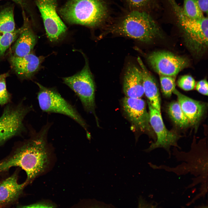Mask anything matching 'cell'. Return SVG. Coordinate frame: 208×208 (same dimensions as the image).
I'll return each mask as SVG.
<instances>
[{"instance_id":"cb8c5ba5","label":"cell","mask_w":208,"mask_h":208,"mask_svg":"<svg viewBox=\"0 0 208 208\" xmlns=\"http://www.w3.org/2000/svg\"><path fill=\"white\" fill-rule=\"evenodd\" d=\"M177 84L179 86L185 91L193 90L196 84L194 78L190 75H184L178 79Z\"/></svg>"},{"instance_id":"e0dca14e","label":"cell","mask_w":208,"mask_h":208,"mask_svg":"<svg viewBox=\"0 0 208 208\" xmlns=\"http://www.w3.org/2000/svg\"><path fill=\"white\" fill-rule=\"evenodd\" d=\"M137 61L142 71L144 94L151 105L160 112L161 99L155 80L139 57H138Z\"/></svg>"},{"instance_id":"8fae6325","label":"cell","mask_w":208,"mask_h":208,"mask_svg":"<svg viewBox=\"0 0 208 208\" xmlns=\"http://www.w3.org/2000/svg\"><path fill=\"white\" fill-rule=\"evenodd\" d=\"M125 112L132 123L142 131H149V115L145 103L141 98L125 97L123 101Z\"/></svg>"},{"instance_id":"7c38bea8","label":"cell","mask_w":208,"mask_h":208,"mask_svg":"<svg viewBox=\"0 0 208 208\" xmlns=\"http://www.w3.org/2000/svg\"><path fill=\"white\" fill-rule=\"evenodd\" d=\"M22 15L23 23L21 31L12 49L13 55L19 57L30 53L37 40L31 22L23 10H22Z\"/></svg>"},{"instance_id":"3957f363","label":"cell","mask_w":208,"mask_h":208,"mask_svg":"<svg viewBox=\"0 0 208 208\" xmlns=\"http://www.w3.org/2000/svg\"><path fill=\"white\" fill-rule=\"evenodd\" d=\"M148 43L161 34L157 23L148 13L133 10L109 28L107 32Z\"/></svg>"},{"instance_id":"6da1fadb","label":"cell","mask_w":208,"mask_h":208,"mask_svg":"<svg viewBox=\"0 0 208 208\" xmlns=\"http://www.w3.org/2000/svg\"><path fill=\"white\" fill-rule=\"evenodd\" d=\"M48 131L42 128L22 144L7 157L0 160V174L18 167L26 172L27 184L46 170L49 162L50 150L47 142Z\"/></svg>"},{"instance_id":"ac0fdd59","label":"cell","mask_w":208,"mask_h":208,"mask_svg":"<svg viewBox=\"0 0 208 208\" xmlns=\"http://www.w3.org/2000/svg\"><path fill=\"white\" fill-rule=\"evenodd\" d=\"M16 29L14 5H5L0 7V32H12Z\"/></svg>"},{"instance_id":"603a6c76","label":"cell","mask_w":208,"mask_h":208,"mask_svg":"<svg viewBox=\"0 0 208 208\" xmlns=\"http://www.w3.org/2000/svg\"><path fill=\"white\" fill-rule=\"evenodd\" d=\"M174 77L159 75L161 88L164 95L170 97L175 88Z\"/></svg>"},{"instance_id":"9c48e42d","label":"cell","mask_w":208,"mask_h":208,"mask_svg":"<svg viewBox=\"0 0 208 208\" xmlns=\"http://www.w3.org/2000/svg\"><path fill=\"white\" fill-rule=\"evenodd\" d=\"M147 60L153 69L159 75L175 76L189 64L187 59L166 51H154Z\"/></svg>"},{"instance_id":"484cf974","label":"cell","mask_w":208,"mask_h":208,"mask_svg":"<svg viewBox=\"0 0 208 208\" xmlns=\"http://www.w3.org/2000/svg\"><path fill=\"white\" fill-rule=\"evenodd\" d=\"M152 0H126L129 5L133 10H140L147 5Z\"/></svg>"},{"instance_id":"7a4b0ae2","label":"cell","mask_w":208,"mask_h":208,"mask_svg":"<svg viewBox=\"0 0 208 208\" xmlns=\"http://www.w3.org/2000/svg\"><path fill=\"white\" fill-rule=\"evenodd\" d=\"M58 12L66 25L90 28L103 23L108 14L107 5L103 0H67L59 7Z\"/></svg>"},{"instance_id":"9a60e30c","label":"cell","mask_w":208,"mask_h":208,"mask_svg":"<svg viewBox=\"0 0 208 208\" xmlns=\"http://www.w3.org/2000/svg\"><path fill=\"white\" fill-rule=\"evenodd\" d=\"M16 172L0 182V207L7 206L16 201L27 184L25 181L20 184Z\"/></svg>"},{"instance_id":"277c9868","label":"cell","mask_w":208,"mask_h":208,"mask_svg":"<svg viewBox=\"0 0 208 208\" xmlns=\"http://www.w3.org/2000/svg\"><path fill=\"white\" fill-rule=\"evenodd\" d=\"M177 9L186 46L194 55H201L208 47L207 17L191 19L183 14L181 9L178 7Z\"/></svg>"},{"instance_id":"2e32d148","label":"cell","mask_w":208,"mask_h":208,"mask_svg":"<svg viewBox=\"0 0 208 208\" xmlns=\"http://www.w3.org/2000/svg\"><path fill=\"white\" fill-rule=\"evenodd\" d=\"M173 93L177 96L178 101L190 124H196L205 112L206 104L203 102L194 100L185 95L176 88Z\"/></svg>"},{"instance_id":"7402d4cb","label":"cell","mask_w":208,"mask_h":208,"mask_svg":"<svg viewBox=\"0 0 208 208\" xmlns=\"http://www.w3.org/2000/svg\"><path fill=\"white\" fill-rule=\"evenodd\" d=\"M3 0H0V1ZM14 1L21 7L22 10L27 13L32 23H35L38 20L36 11V6L34 0H10Z\"/></svg>"},{"instance_id":"f546056e","label":"cell","mask_w":208,"mask_h":208,"mask_svg":"<svg viewBox=\"0 0 208 208\" xmlns=\"http://www.w3.org/2000/svg\"><path fill=\"white\" fill-rule=\"evenodd\" d=\"M8 75V74L7 73L0 75V80L3 77H7Z\"/></svg>"},{"instance_id":"5bb4252c","label":"cell","mask_w":208,"mask_h":208,"mask_svg":"<svg viewBox=\"0 0 208 208\" xmlns=\"http://www.w3.org/2000/svg\"><path fill=\"white\" fill-rule=\"evenodd\" d=\"M123 90L127 97L141 98L144 94L140 68L131 64L127 67L124 77Z\"/></svg>"},{"instance_id":"ba28073f","label":"cell","mask_w":208,"mask_h":208,"mask_svg":"<svg viewBox=\"0 0 208 208\" xmlns=\"http://www.w3.org/2000/svg\"><path fill=\"white\" fill-rule=\"evenodd\" d=\"M31 109L21 103L14 106L8 105L5 108L0 117V145L23 130L24 120Z\"/></svg>"},{"instance_id":"8992f818","label":"cell","mask_w":208,"mask_h":208,"mask_svg":"<svg viewBox=\"0 0 208 208\" xmlns=\"http://www.w3.org/2000/svg\"><path fill=\"white\" fill-rule=\"evenodd\" d=\"M60 1L34 0L39 12L46 35L52 42L62 40L68 34L66 25L58 13Z\"/></svg>"},{"instance_id":"f1b7e54d","label":"cell","mask_w":208,"mask_h":208,"mask_svg":"<svg viewBox=\"0 0 208 208\" xmlns=\"http://www.w3.org/2000/svg\"><path fill=\"white\" fill-rule=\"evenodd\" d=\"M198 3L200 10L208 14V0H197Z\"/></svg>"},{"instance_id":"4fadbf2b","label":"cell","mask_w":208,"mask_h":208,"mask_svg":"<svg viewBox=\"0 0 208 208\" xmlns=\"http://www.w3.org/2000/svg\"><path fill=\"white\" fill-rule=\"evenodd\" d=\"M44 58L30 53L21 57L12 55L10 62L13 69L19 76L30 79L39 70Z\"/></svg>"},{"instance_id":"83f0119b","label":"cell","mask_w":208,"mask_h":208,"mask_svg":"<svg viewBox=\"0 0 208 208\" xmlns=\"http://www.w3.org/2000/svg\"><path fill=\"white\" fill-rule=\"evenodd\" d=\"M55 205L51 202L42 201L27 205L21 207L22 208H51L55 207Z\"/></svg>"},{"instance_id":"4316f807","label":"cell","mask_w":208,"mask_h":208,"mask_svg":"<svg viewBox=\"0 0 208 208\" xmlns=\"http://www.w3.org/2000/svg\"><path fill=\"white\" fill-rule=\"evenodd\" d=\"M196 89L200 93L207 96L208 94V85L206 79L199 81L196 86Z\"/></svg>"},{"instance_id":"5b68a950","label":"cell","mask_w":208,"mask_h":208,"mask_svg":"<svg viewBox=\"0 0 208 208\" xmlns=\"http://www.w3.org/2000/svg\"><path fill=\"white\" fill-rule=\"evenodd\" d=\"M36 83L39 88L37 95L38 104L43 111L66 116L78 123L88 134L86 122L74 107L55 90Z\"/></svg>"},{"instance_id":"44dd1931","label":"cell","mask_w":208,"mask_h":208,"mask_svg":"<svg viewBox=\"0 0 208 208\" xmlns=\"http://www.w3.org/2000/svg\"><path fill=\"white\" fill-rule=\"evenodd\" d=\"M181 10L185 16L191 19H198L204 16L199 7L197 0H184Z\"/></svg>"},{"instance_id":"d6986e66","label":"cell","mask_w":208,"mask_h":208,"mask_svg":"<svg viewBox=\"0 0 208 208\" xmlns=\"http://www.w3.org/2000/svg\"><path fill=\"white\" fill-rule=\"evenodd\" d=\"M168 112L172 121L179 127H186L190 124L178 101L171 102L168 107Z\"/></svg>"},{"instance_id":"ffe728a7","label":"cell","mask_w":208,"mask_h":208,"mask_svg":"<svg viewBox=\"0 0 208 208\" xmlns=\"http://www.w3.org/2000/svg\"><path fill=\"white\" fill-rule=\"evenodd\" d=\"M21 27L11 32H0V57H2L11 45L18 37Z\"/></svg>"},{"instance_id":"30bf717a","label":"cell","mask_w":208,"mask_h":208,"mask_svg":"<svg viewBox=\"0 0 208 208\" xmlns=\"http://www.w3.org/2000/svg\"><path fill=\"white\" fill-rule=\"evenodd\" d=\"M148 104L150 124L157 135V140L146 151H150L158 147H163L167 149L170 146H176V142L179 137L177 134L166 129L160 112L153 107L148 101Z\"/></svg>"},{"instance_id":"52a82bcc","label":"cell","mask_w":208,"mask_h":208,"mask_svg":"<svg viewBox=\"0 0 208 208\" xmlns=\"http://www.w3.org/2000/svg\"><path fill=\"white\" fill-rule=\"evenodd\" d=\"M82 53L85 61L83 68L77 73L64 77L63 79L64 83L79 97L85 110L94 114V83L88 60L83 53Z\"/></svg>"},{"instance_id":"d4e9b609","label":"cell","mask_w":208,"mask_h":208,"mask_svg":"<svg viewBox=\"0 0 208 208\" xmlns=\"http://www.w3.org/2000/svg\"><path fill=\"white\" fill-rule=\"evenodd\" d=\"M7 77H4L0 80V105H1L8 103L10 99V95L6 87L5 78Z\"/></svg>"}]
</instances>
